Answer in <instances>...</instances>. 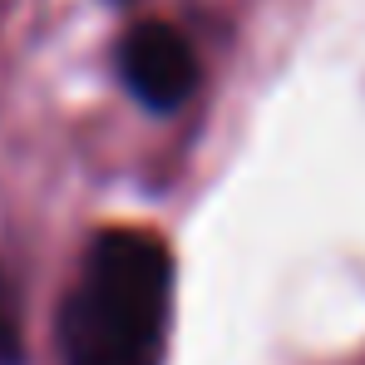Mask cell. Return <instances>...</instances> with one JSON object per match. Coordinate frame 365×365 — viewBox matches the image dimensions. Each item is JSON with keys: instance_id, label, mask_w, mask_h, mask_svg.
<instances>
[{"instance_id": "6da1fadb", "label": "cell", "mask_w": 365, "mask_h": 365, "mask_svg": "<svg viewBox=\"0 0 365 365\" xmlns=\"http://www.w3.org/2000/svg\"><path fill=\"white\" fill-rule=\"evenodd\" d=\"M173 257L153 232H99L60 311L64 365H163Z\"/></svg>"}, {"instance_id": "7a4b0ae2", "label": "cell", "mask_w": 365, "mask_h": 365, "mask_svg": "<svg viewBox=\"0 0 365 365\" xmlns=\"http://www.w3.org/2000/svg\"><path fill=\"white\" fill-rule=\"evenodd\" d=\"M119 74L128 94L153 109V114H173L192 99L197 89V55L187 45V35L163 25V20H143L123 35L119 45Z\"/></svg>"}, {"instance_id": "3957f363", "label": "cell", "mask_w": 365, "mask_h": 365, "mask_svg": "<svg viewBox=\"0 0 365 365\" xmlns=\"http://www.w3.org/2000/svg\"><path fill=\"white\" fill-rule=\"evenodd\" d=\"M0 365H20V331L15 316L5 311V297H0Z\"/></svg>"}, {"instance_id": "277c9868", "label": "cell", "mask_w": 365, "mask_h": 365, "mask_svg": "<svg viewBox=\"0 0 365 365\" xmlns=\"http://www.w3.org/2000/svg\"><path fill=\"white\" fill-rule=\"evenodd\" d=\"M0 297H5V287H0Z\"/></svg>"}, {"instance_id": "5b68a950", "label": "cell", "mask_w": 365, "mask_h": 365, "mask_svg": "<svg viewBox=\"0 0 365 365\" xmlns=\"http://www.w3.org/2000/svg\"><path fill=\"white\" fill-rule=\"evenodd\" d=\"M119 5H123V0H119Z\"/></svg>"}]
</instances>
